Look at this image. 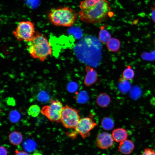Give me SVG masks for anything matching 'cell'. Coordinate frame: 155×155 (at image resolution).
Here are the masks:
<instances>
[{"mask_svg": "<svg viewBox=\"0 0 155 155\" xmlns=\"http://www.w3.org/2000/svg\"><path fill=\"white\" fill-rule=\"evenodd\" d=\"M26 49L33 58L44 61L52 53L51 45L47 38L36 32L32 39L27 42Z\"/></svg>", "mask_w": 155, "mask_h": 155, "instance_id": "6da1fadb", "label": "cell"}, {"mask_svg": "<svg viewBox=\"0 0 155 155\" xmlns=\"http://www.w3.org/2000/svg\"><path fill=\"white\" fill-rule=\"evenodd\" d=\"M110 10L109 2L107 0H100L93 6L81 9L79 13L80 19L87 23L96 24L103 21Z\"/></svg>", "mask_w": 155, "mask_h": 155, "instance_id": "7a4b0ae2", "label": "cell"}, {"mask_svg": "<svg viewBox=\"0 0 155 155\" xmlns=\"http://www.w3.org/2000/svg\"><path fill=\"white\" fill-rule=\"evenodd\" d=\"M48 17L51 23L55 26L70 27L74 24L77 16L71 8L65 7L51 9Z\"/></svg>", "mask_w": 155, "mask_h": 155, "instance_id": "3957f363", "label": "cell"}, {"mask_svg": "<svg viewBox=\"0 0 155 155\" xmlns=\"http://www.w3.org/2000/svg\"><path fill=\"white\" fill-rule=\"evenodd\" d=\"M35 32L34 24L26 21L19 22L13 34L18 41L28 42L32 39Z\"/></svg>", "mask_w": 155, "mask_h": 155, "instance_id": "277c9868", "label": "cell"}, {"mask_svg": "<svg viewBox=\"0 0 155 155\" xmlns=\"http://www.w3.org/2000/svg\"><path fill=\"white\" fill-rule=\"evenodd\" d=\"M63 106L58 100L51 99L50 104L44 106L41 110V113L50 121L57 123L61 122Z\"/></svg>", "mask_w": 155, "mask_h": 155, "instance_id": "5b68a950", "label": "cell"}, {"mask_svg": "<svg viewBox=\"0 0 155 155\" xmlns=\"http://www.w3.org/2000/svg\"><path fill=\"white\" fill-rule=\"evenodd\" d=\"M78 111L66 105L63 107L61 117V122L67 128L75 129L80 119Z\"/></svg>", "mask_w": 155, "mask_h": 155, "instance_id": "8992f818", "label": "cell"}, {"mask_svg": "<svg viewBox=\"0 0 155 155\" xmlns=\"http://www.w3.org/2000/svg\"><path fill=\"white\" fill-rule=\"evenodd\" d=\"M97 125L93 119L90 117L80 119L75 128L76 131L83 138L88 137L90 131Z\"/></svg>", "mask_w": 155, "mask_h": 155, "instance_id": "52a82bcc", "label": "cell"}, {"mask_svg": "<svg viewBox=\"0 0 155 155\" xmlns=\"http://www.w3.org/2000/svg\"><path fill=\"white\" fill-rule=\"evenodd\" d=\"M112 135L106 132L98 134L96 138L95 144L98 148L103 150L111 147L114 144Z\"/></svg>", "mask_w": 155, "mask_h": 155, "instance_id": "ba28073f", "label": "cell"}, {"mask_svg": "<svg viewBox=\"0 0 155 155\" xmlns=\"http://www.w3.org/2000/svg\"><path fill=\"white\" fill-rule=\"evenodd\" d=\"M85 69L87 74L84 80V83L87 86H89L96 81L98 78L97 74L96 71L90 67L87 66Z\"/></svg>", "mask_w": 155, "mask_h": 155, "instance_id": "9c48e42d", "label": "cell"}, {"mask_svg": "<svg viewBox=\"0 0 155 155\" xmlns=\"http://www.w3.org/2000/svg\"><path fill=\"white\" fill-rule=\"evenodd\" d=\"M134 147V144L131 141L126 139L120 142L118 150L123 154L128 155L133 152Z\"/></svg>", "mask_w": 155, "mask_h": 155, "instance_id": "30bf717a", "label": "cell"}, {"mask_svg": "<svg viewBox=\"0 0 155 155\" xmlns=\"http://www.w3.org/2000/svg\"><path fill=\"white\" fill-rule=\"evenodd\" d=\"M112 135L114 140L117 142H120L127 139L128 136L126 130L122 128L114 129L112 132Z\"/></svg>", "mask_w": 155, "mask_h": 155, "instance_id": "8fae6325", "label": "cell"}, {"mask_svg": "<svg viewBox=\"0 0 155 155\" xmlns=\"http://www.w3.org/2000/svg\"><path fill=\"white\" fill-rule=\"evenodd\" d=\"M111 102L110 96L107 94L102 93L98 96L96 99L97 104L99 106L104 108L108 106Z\"/></svg>", "mask_w": 155, "mask_h": 155, "instance_id": "7c38bea8", "label": "cell"}, {"mask_svg": "<svg viewBox=\"0 0 155 155\" xmlns=\"http://www.w3.org/2000/svg\"><path fill=\"white\" fill-rule=\"evenodd\" d=\"M8 138L10 142L12 145L17 146L20 145L23 140L21 133L18 131H14L9 135Z\"/></svg>", "mask_w": 155, "mask_h": 155, "instance_id": "4fadbf2b", "label": "cell"}, {"mask_svg": "<svg viewBox=\"0 0 155 155\" xmlns=\"http://www.w3.org/2000/svg\"><path fill=\"white\" fill-rule=\"evenodd\" d=\"M106 46L109 51L115 52L119 49L120 43L118 39L115 38H111L107 42Z\"/></svg>", "mask_w": 155, "mask_h": 155, "instance_id": "5bb4252c", "label": "cell"}, {"mask_svg": "<svg viewBox=\"0 0 155 155\" xmlns=\"http://www.w3.org/2000/svg\"><path fill=\"white\" fill-rule=\"evenodd\" d=\"M118 87L121 92L125 93L128 92L130 89L131 85L127 80L121 78L119 80Z\"/></svg>", "mask_w": 155, "mask_h": 155, "instance_id": "9a60e30c", "label": "cell"}, {"mask_svg": "<svg viewBox=\"0 0 155 155\" xmlns=\"http://www.w3.org/2000/svg\"><path fill=\"white\" fill-rule=\"evenodd\" d=\"M101 125L102 128L106 130H111L114 126L113 121L109 117L103 118L101 120Z\"/></svg>", "mask_w": 155, "mask_h": 155, "instance_id": "2e32d148", "label": "cell"}, {"mask_svg": "<svg viewBox=\"0 0 155 155\" xmlns=\"http://www.w3.org/2000/svg\"><path fill=\"white\" fill-rule=\"evenodd\" d=\"M111 37L109 32L104 29H101L99 32V40L102 43H107L111 38Z\"/></svg>", "mask_w": 155, "mask_h": 155, "instance_id": "e0dca14e", "label": "cell"}, {"mask_svg": "<svg viewBox=\"0 0 155 155\" xmlns=\"http://www.w3.org/2000/svg\"><path fill=\"white\" fill-rule=\"evenodd\" d=\"M40 112H41L40 108L36 104H33L31 106L28 108L27 111L28 114L34 117H37Z\"/></svg>", "mask_w": 155, "mask_h": 155, "instance_id": "ac0fdd59", "label": "cell"}, {"mask_svg": "<svg viewBox=\"0 0 155 155\" xmlns=\"http://www.w3.org/2000/svg\"><path fill=\"white\" fill-rule=\"evenodd\" d=\"M100 0H84L82 1L79 7L81 9H86L94 5Z\"/></svg>", "mask_w": 155, "mask_h": 155, "instance_id": "d6986e66", "label": "cell"}, {"mask_svg": "<svg viewBox=\"0 0 155 155\" xmlns=\"http://www.w3.org/2000/svg\"><path fill=\"white\" fill-rule=\"evenodd\" d=\"M122 75L123 78L125 79L130 80L133 78L134 72L130 66H128L123 71Z\"/></svg>", "mask_w": 155, "mask_h": 155, "instance_id": "ffe728a7", "label": "cell"}, {"mask_svg": "<svg viewBox=\"0 0 155 155\" xmlns=\"http://www.w3.org/2000/svg\"><path fill=\"white\" fill-rule=\"evenodd\" d=\"M88 96L86 92L82 91L78 94L77 96V100L80 103H84L87 102Z\"/></svg>", "mask_w": 155, "mask_h": 155, "instance_id": "44dd1931", "label": "cell"}, {"mask_svg": "<svg viewBox=\"0 0 155 155\" xmlns=\"http://www.w3.org/2000/svg\"><path fill=\"white\" fill-rule=\"evenodd\" d=\"M25 142L24 148L28 151H32L36 147V145L32 141L28 140Z\"/></svg>", "mask_w": 155, "mask_h": 155, "instance_id": "7402d4cb", "label": "cell"}, {"mask_svg": "<svg viewBox=\"0 0 155 155\" xmlns=\"http://www.w3.org/2000/svg\"><path fill=\"white\" fill-rule=\"evenodd\" d=\"M20 118V115L16 111H13L10 113L9 119L12 122H15L18 121Z\"/></svg>", "mask_w": 155, "mask_h": 155, "instance_id": "603a6c76", "label": "cell"}, {"mask_svg": "<svg viewBox=\"0 0 155 155\" xmlns=\"http://www.w3.org/2000/svg\"><path fill=\"white\" fill-rule=\"evenodd\" d=\"M78 88L77 84L75 82H71L68 85L67 88L68 91L71 92H74L76 91Z\"/></svg>", "mask_w": 155, "mask_h": 155, "instance_id": "cb8c5ba5", "label": "cell"}, {"mask_svg": "<svg viewBox=\"0 0 155 155\" xmlns=\"http://www.w3.org/2000/svg\"><path fill=\"white\" fill-rule=\"evenodd\" d=\"M38 97L39 99L42 101H46V100H48L49 98V96L48 94L44 92H41L38 95Z\"/></svg>", "mask_w": 155, "mask_h": 155, "instance_id": "d4e9b609", "label": "cell"}, {"mask_svg": "<svg viewBox=\"0 0 155 155\" xmlns=\"http://www.w3.org/2000/svg\"><path fill=\"white\" fill-rule=\"evenodd\" d=\"M140 155H155V151L151 148H146Z\"/></svg>", "mask_w": 155, "mask_h": 155, "instance_id": "484cf974", "label": "cell"}, {"mask_svg": "<svg viewBox=\"0 0 155 155\" xmlns=\"http://www.w3.org/2000/svg\"><path fill=\"white\" fill-rule=\"evenodd\" d=\"M0 155H7V150L3 146L0 147Z\"/></svg>", "mask_w": 155, "mask_h": 155, "instance_id": "4316f807", "label": "cell"}, {"mask_svg": "<svg viewBox=\"0 0 155 155\" xmlns=\"http://www.w3.org/2000/svg\"><path fill=\"white\" fill-rule=\"evenodd\" d=\"M151 17L153 21L155 23V7H152Z\"/></svg>", "mask_w": 155, "mask_h": 155, "instance_id": "83f0119b", "label": "cell"}, {"mask_svg": "<svg viewBox=\"0 0 155 155\" xmlns=\"http://www.w3.org/2000/svg\"><path fill=\"white\" fill-rule=\"evenodd\" d=\"M14 155H29L27 152L22 151L16 150Z\"/></svg>", "mask_w": 155, "mask_h": 155, "instance_id": "f1b7e54d", "label": "cell"}, {"mask_svg": "<svg viewBox=\"0 0 155 155\" xmlns=\"http://www.w3.org/2000/svg\"><path fill=\"white\" fill-rule=\"evenodd\" d=\"M32 155H42V154L38 152H35Z\"/></svg>", "mask_w": 155, "mask_h": 155, "instance_id": "f546056e", "label": "cell"}, {"mask_svg": "<svg viewBox=\"0 0 155 155\" xmlns=\"http://www.w3.org/2000/svg\"></svg>", "mask_w": 155, "mask_h": 155, "instance_id": "4dcf8cb0", "label": "cell"}]
</instances>
